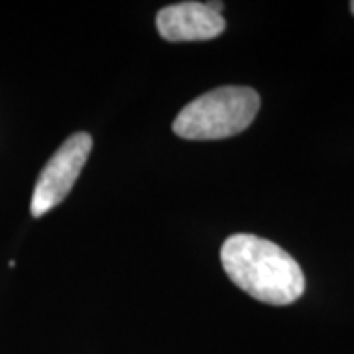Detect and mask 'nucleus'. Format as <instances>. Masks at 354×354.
<instances>
[{"label": "nucleus", "instance_id": "2", "mask_svg": "<svg viewBox=\"0 0 354 354\" xmlns=\"http://www.w3.org/2000/svg\"><path fill=\"white\" fill-rule=\"evenodd\" d=\"M260 111V95L250 87H218L181 109L174 132L185 140H223L250 127Z\"/></svg>", "mask_w": 354, "mask_h": 354}, {"label": "nucleus", "instance_id": "1", "mask_svg": "<svg viewBox=\"0 0 354 354\" xmlns=\"http://www.w3.org/2000/svg\"><path fill=\"white\" fill-rule=\"evenodd\" d=\"M221 262L232 283L262 304L290 305L304 295L301 266L278 244L256 234L228 236Z\"/></svg>", "mask_w": 354, "mask_h": 354}, {"label": "nucleus", "instance_id": "5", "mask_svg": "<svg viewBox=\"0 0 354 354\" xmlns=\"http://www.w3.org/2000/svg\"><path fill=\"white\" fill-rule=\"evenodd\" d=\"M207 6H209L211 10H215V12H218V14H221V10L225 8V6H223V2H207Z\"/></svg>", "mask_w": 354, "mask_h": 354}, {"label": "nucleus", "instance_id": "3", "mask_svg": "<svg viewBox=\"0 0 354 354\" xmlns=\"http://www.w3.org/2000/svg\"><path fill=\"white\" fill-rule=\"evenodd\" d=\"M91 148L93 138L87 132H77L59 146V150L51 156L36 181L30 205L32 215L41 216L50 213L53 207H57L69 195L87 164Z\"/></svg>", "mask_w": 354, "mask_h": 354}, {"label": "nucleus", "instance_id": "4", "mask_svg": "<svg viewBox=\"0 0 354 354\" xmlns=\"http://www.w3.org/2000/svg\"><path fill=\"white\" fill-rule=\"evenodd\" d=\"M156 28L165 41H207L221 36L227 22L207 2H179L158 12Z\"/></svg>", "mask_w": 354, "mask_h": 354}, {"label": "nucleus", "instance_id": "6", "mask_svg": "<svg viewBox=\"0 0 354 354\" xmlns=\"http://www.w3.org/2000/svg\"><path fill=\"white\" fill-rule=\"evenodd\" d=\"M351 12L354 14V0H353V2H351Z\"/></svg>", "mask_w": 354, "mask_h": 354}]
</instances>
